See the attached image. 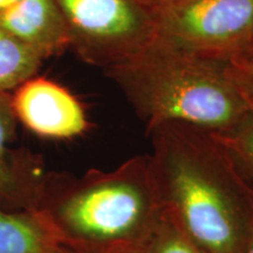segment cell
Instances as JSON below:
<instances>
[{
    "instance_id": "cell-8",
    "label": "cell",
    "mask_w": 253,
    "mask_h": 253,
    "mask_svg": "<svg viewBox=\"0 0 253 253\" xmlns=\"http://www.w3.org/2000/svg\"><path fill=\"white\" fill-rule=\"evenodd\" d=\"M0 30L42 60L69 48L67 30L55 0H19L0 12Z\"/></svg>"
},
{
    "instance_id": "cell-15",
    "label": "cell",
    "mask_w": 253,
    "mask_h": 253,
    "mask_svg": "<svg viewBox=\"0 0 253 253\" xmlns=\"http://www.w3.org/2000/svg\"><path fill=\"white\" fill-rule=\"evenodd\" d=\"M58 253H91V252L84 251V250L72 248V246H67V245L60 244V249H59Z\"/></svg>"
},
{
    "instance_id": "cell-12",
    "label": "cell",
    "mask_w": 253,
    "mask_h": 253,
    "mask_svg": "<svg viewBox=\"0 0 253 253\" xmlns=\"http://www.w3.org/2000/svg\"><path fill=\"white\" fill-rule=\"evenodd\" d=\"M135 253H205L179 230L171 220L162 216L153 232Z\"/></svg>"
},
{
    "instance_id": "cell-16",
    "label": "cell",
    "mask_w": 253,
    "mask_h": 253,
    "mask_svg": "<svg viewBox=\"0 0 253 253\" xmlns=\"http://www.w3.org/2000/svg\"><path fill=\"white\" fill-rule=\"evenodd\" d=\"M242 253H253V223H252L251 230H250L249 238L246 240V244Z\"/></svg>"
},
{
    "instance_id": "cell-11",
    "label": "cell",
    "mask_w": 253,
    "mask_h": 253,
    "mask_svg": "<svg viewBox=\"0 0 253 253\" xmlns=\"http://www.w3.org/2000/svg\"><path fill=\"white\" fill-rule=\"evenodd\" d=\"M213 134L253 188V109L232 128Z\"/></svg>"
},
{
    "instance_id": "cell-13",
    "label": "cell",
    "mask_w": 253,
    "mask_h": 253,
    "mask_svg": "<svg viewBox=\"0 0 253 253\" xmlns=\"http://www.w3.org/2000/svg\"><path fill=\"white\" fill-rule=\"evenodd\" d=\"M227 73L253 109V66L240 60H231L227 61Z\"/></svg>"
},
{
    "instance_id": "cell-2",
    "label": "cell",
    "mask_w": 253,
    "mask_h": 253,
    "mask_svg": "<svg viewBox=\"0 0 253 253\" xmlns=\"http://www.w3.org/2000/svg\"><path fill=\"white\" fill-rule=\"evenodd\" d=\"M36 210L61 244L91 253H135L163 216L148 155L81 176L46 171Z\"/></svg>"
},
{
    "instance_id": "cell-7",
    "label": "cell",
    "mask_w": 253,
    "mask_h": 253,
    "mask_svg": "<svg viewBox=\"0 0 253 253\" xmlns=\"http://www.w3.org/2000/svg\"><path fill=\"white\" fill-rule=\"evenodd\" d=\"M17 123L11 91H0V207L8 211L36 210L46 171L39 156L9 148Z\"/></svg>"
},
{
    "instance_id": "cell-14",
    "label": "cell",
    "mask_w": 253,
    "mask_h": 253,
    "mask_svg": "<svg viewBox=\"0 0 253 253\" xmlns=\"http://www.w3.org/2000/svg\"><path fill=\"white\" fill-rule=\"evenodd\" d=\"M235 60H240V61L246 62L249 63V65L253 66V45L250 47L249 49H246L245 52L243 53V55H240L239 58H237Z\"/></svg>"
},
{
    "instance_id": "cell-6",
    "label": "cell",
    "mask_w": 253,
    "mask_h": 253,
    "mask_svg": "<svg viewBox=\"0 0 253 253\" xmlns=\"http://www.w3.org/2000/svg\"><path fill=\"white\" fill-rule=\"evenodd\" d=\"M11 96L17 121L40 137L72 140L89 128L78 97L50 79L34 75L11 91Z\"/></svg>"
},
{
    "instance_id": "cell-17",
    "label": "cell",
    "mask_w": 253,
    "mask_h": 253,
    "mask_svg": "<svg viewBox=\"0 0 253 253\" xmlns=\"http://www.w3.org/2000/svg\"><path fill=\"white\" fill-rule=\"evenodd\" d=\"M145 1L149 2V4L153 5L154 7L160 8V7H163V6L168 5V4H171V2L176 1V0H145Z\"/></svg>"
},
{
    "instance_id": "cell-1",
    "label": "cell",
    "mask_w": 253,
    "mask_h": 253,
    "mask_svg": "<svg viewBox=\"0 0 253 253\" xmlns=\"http://www.w3.org/2000/svg\"><path fill=\"white\" fill-rule=\"evenodd\" d=\"M147 134L164 216L205 253H242L253 223V188L216 135L181 122Z\"/></svg>"
},
{
    "instance_id": "cell-4",
    "label": "cell",
    "mask_w": 253,
    "mask_h": 253,
    "mask_svg": "<svg viewBox=\"0 0 253 253\" xmlns=\"http://www.w3.org/2000/svg\"><path fill=\"white\" fill-rule=\"evenodd\" d=\"M55 1L69 49L103 71L136 55L155 39L157 8L145 0Z\"/></svg>"
},
{
    "instance_id": "cell-9",
    "label": "cell",
    "mask_w": 253,
    "mask_h": 253,
    "mask_svg": "<svg viewBox=\"0 0 253 253\" xmlns=\"http://www.w3.org/2000/svg\"><path fill=\"white\" fill-rule=\"evenodd\" d=\"M60 240L38 210L0 207V253H58Z\"/></svg>"
},
{
    "instance_id": "cell-3",
    "label": "cell",
    "mask_w": 253,
    "mask_h": 253,
    "mask_svg": "<svg viewBox=\"0 0 253 253\" xmlns=\"http://www.w3.org/2000/svg\"><path fill=\"white\" fill-rule=\"evenodd\" d=\"M103 72L121 89L147 131L162 123L181 122L221 132L252 110L230 78L227 61L157 41Z\"/></svg>"
},
{
    "instance_id": "cell-10",
    "label": "cell",
    "mask_w": 253,
    "mask_h": 253,
    "mask_svg": "<svg viewBox=\"0 0 253 253\" xmlns=\"http://www.w3.org/2000/svg\"><path fill=\"white\" fill-rule=\"evenodd\" d=\"M43 60L0 30V91H12L37 74Z\"/></svg>"
},
{
    "instance_id": "cell-5",
    "label": "cell",
    "mask_w": 253,
    "mask_h": 253,
    "mask_svg": "<svg viewBox=\"0 0 253 253\" xmlns=\"http://www.w3.org/2000/svg\"><path fill=\"white\" fill-rule=\"evenodd\" d=\"M154 41L231 61L253 45V0H176L157 8Z\"/></svg>"
},
{
    "instance_id": "cell-18",
    "label": "cell",
    "mask_w": 253,
    "mask_h": 253,
    "mask_svg": "<svg viewBox=\"0 0 253 253\" xmlns=\"http://www.w3.org/2000/svg\"><path fill=\"white\" fill-rule=\"evenodd\" d=\"M19 0H0V12L5 11V9H7L11 7V6H13L14 4H17Z\"/></svg>"
}]
</instances>
